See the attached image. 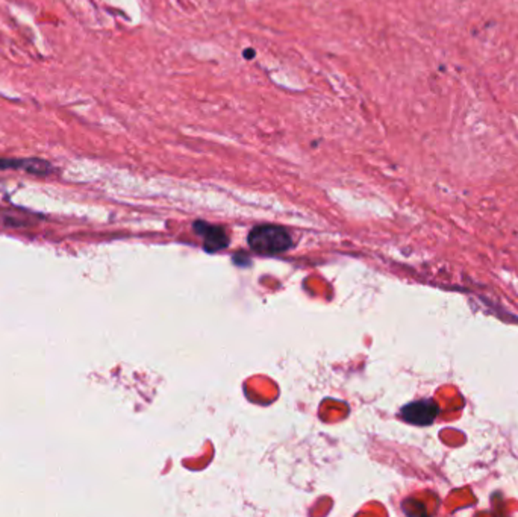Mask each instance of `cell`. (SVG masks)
Here are the masks:
<instances>
[{
  "label": "cell",
  "instance_id": "6da1fadb",
  "mask_svg": "<svg viewBox=\"0 0 518 517\" xmlns=\"http://www.w3.org/2000/svg\"><path fill=\"white\" fill-rule=\"evenodd\" d=\"M249 245L261 255H276L288 250L292 245L290 233L274 224H264L249 233Z\"/></svg>",
  "mask_w": 518,
  "mask_h": 517
},
{
  "label": "cell",
  "instance_id": "7a4b0ae2",
  "mask_svg": "<svg viewBox=\"0 0 518 517\" xmlns=\"http://www.w3.org/2000/svg\"><path fill=\"white\" fill-rule=\"evenodd\" d=\"M438 416V405L432 399L415 400L412 404L403 407L402 417L408 422L417 425V427H426L433 423Z\"/></svg>",
  "mask_w": 518,
  "mask_h": 517
},
{
  "label": "cell",
  "instance_id": "3957f363",
  "mask_svg": "<svg viewBox=\"0 0 518 517\" xmlns=\"http://www.w3.org/2000/svg\"><path fill=\"white\" fill-rule=\"evenodd\" d=\"M24 170L37 177H47L53 173V165L40 160V158H2L0 156V170Z\"/></svg>",
  "mask_w": 518,
  "mask_h": 517
},
{
  "label": "cell",
  "instance_id": "277c9868",
  "mask_svg": "<svg viewBox=\"0 0 518 517\" xmlns=\"http://www.w3.org/2000/svg\"><path fill=\"white\" fill-rule=\"evenodd\" d=\"M194 231L200 233V236H203L205 247L210 252H215V250L228 246V237L222 228L210 227V224L199 222L194 224Z\"/></svg>",
  "mask_w": 518,
  "mask_h": 517
},
{
  "label": "cell",
  "instance_id": "5b68a950",
  "mask_svg": "<svg viewBox=\"0 0 518 517\" xmlns=\"http://www.w3.org/2000/svg\"><path fill=\"white\" fill-rule=\"evenodd\" d=\"M244 56H253V52H247V50H246V52H244Z\"/></svg>",
  "mask_w": 518,
  "mask_h": 517
}]
</instances>
